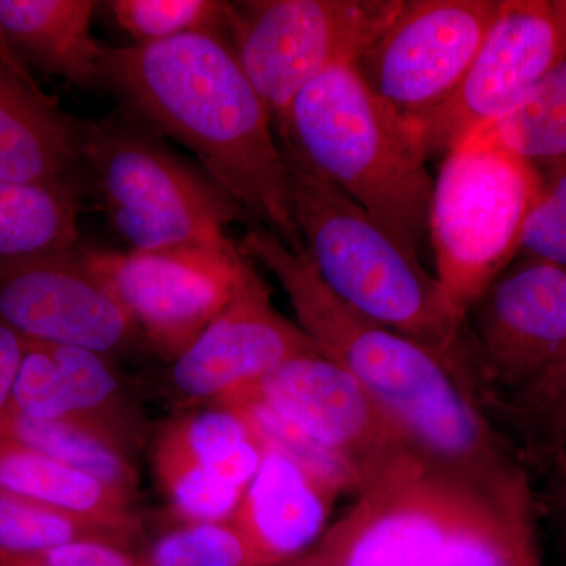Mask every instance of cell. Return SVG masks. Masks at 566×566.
I'll use <instances>...</instances> for the list:
<instances>
[{"mask_svg": "<svg viewBox=\"0 0 566 566\" xmlns=\"http://www.w3.org/2000/svg\"><path fill=\"white\" fill-rule=\"evenodd\" d=\"M275 136L420 259L430 243L428 158L408 117L376 96L356 66H334L304 87Z\"/></svg>", "mask_w": 566, "mask_h": 566, "instance_id": "3", "label": "cell"}, {"mask_svg": "<svg viewBox=\"0 0 566 566\" xmlns=\"http://www.w3.org/2000/svg\"><path fill=\"white\" fill-rule=\"evenodd\" d=\"M551 9H553L566 50V0H551Z\"/></svg>", "mask_w": 566, "mask_h": 566, "instance_id": "36", "label": "cell"}, {"mask_svg": "<svg viewBox=\"0 0 566 566\" xmlns=\"http://www.w3.org/2000/svg\"><path fill=\"white\" fill-rule=\"evenodd\" d=\"M281 283L301 329L381 406L424 463L509 516H532L523 465L490 419L479 386L442 354L349 307L305 252L249 227L238 243Z\"/></svg>", "mask_w": 566, "mask_h": 566, "instance_id": "1", "label": "cell"}, {"mask_svg": "<svg viewBox=\"0 0 566 566\" xmlns=\"http://www.w3.org/2000/svg\"><path fill=\"white\" fill-rule=\"evenodd\" d=\"M0 566H50L41 554L7 553L0 551Z\"/></svg>", "mask_w": 566, "mask_h": 566, "instance_id": "35", "label": "cell"}, {"mask_svg": "<svg viewBox=\"0 0 566 566\" xmlns=\"http://www.w3.org/2000/svg\"><path fill=\"white\" fill-rule=\"evenodd\" d=\"M11 409L32 419L66 420L84 424L71 401L69 389L50 349L36 342H28L25 346L14 381Z\"/></svg>", "mask_w": 566, "mask_h": 566, "instance_id": "30", "label": "cell"}, {"mask_svg": "<svg viewBox=\"0 0 566 566\" xmlns=\"http://www.w3.org/2000/svg\"><path fill=\"white\" fill-rule=\"evenodd\" d=\"M0 438L11 439L43 455L106 483L136 502L139 476L132 453L85 424L40 420L11 411L0 422Z\"/></svg>", "mask_w": 566, "mask_h": 566, "instance_id": "23", "label": "cell"}, {"mask_svg": "<svg viewBox=\"0 0 566 566\" xmlns=\"http://www.w3.org/2000/svg\"><path fill=\"white\" fill-rule=\"evenodd\" d=\"M307 566H539L534 517H513L441 476L357 499Z\"/></svg>", "mask_w": 566, "mask_h": 566, "instance_id": "5", "label": "cell"}, {"mask_svg": "<svg viewBox=\"0 0 566 566\" xmlns=\"http://www.w3.org/2000/svg\"><path fill=\"white\" fill-rule=\"evenodd\" d=\"M238 390L334 453L356 493L419 457L360 382L323 353L286 360Z\"/></svg>", "mask_w": 566, "mask_h": 566, "instance_id": "10", "label": "cell"}, {"mask_svg": "<svg viewBox=\"0 0 566 566\" xmlns=\"http://www.w3.org/2000/svg\"><path fill=\"white\" fill-rule=\"evenodd\" d=\"M0 48H3L2 40H0Z\"/></svg>", "mask_w": 566, "mask_h": 566, "instance_id": "37", "label": "cell"}, {"mask_svg": "<svg viewBox=\"0 0 566 566\" xmlns=\"http://www.w3.org/2000/svg\"><path fill=\"white\" fill-rule=\"evenodd\" d=\"M483 408L497 430L504 424L513 436L521 460L547 471L566 447V348L523 386L486 398Z\"/></svg>", "mask_w": 566, "mask_h": 566, "instance_id": "21", "label": "cell"}, {"mask_svg": "<svg viewBox=\"0 0 566 566\" xmlns=\"http://www.w3.org/2000/svg\"><path fill=\"white\" fill-rule=\"evenodd\" d=\"M92 0H0V40L25 66L82 88L99 87L104 44Z\"/></svg>", "mask_w": 566, "mask_h": 566, "instance_id": "18", "label": "cell"}, {"mask_svg": "<svg viewBox=\"0 0 566 566\" xmlns=\"http://www.w3.org/2000/svg\"><path fill=\"white\" fill-rule=\"evenodd\" d=\"M140 532L41 504L0 488V551L46 554L71 543L96 542L136 551Z\"/></svg>", "mask_w": 566, "mask_h": 566, "instance_id": "25", "label": "cell"}, {"mask_svg": "<svg viewBox=\"0 0 566 566\" xmlns=\"http://www.w3.org/2000/svg\"><path fill=\"white\" fill-rule=\"evenodd\" d=\"M85 196L81 186L0 181V262L76 248Z\"/></svg>", "mask_w": 566, "mask_h": 566, "instance_id": "20", "label": "cell"}, {"mask_svg": "<svg viewBox=\"0 0 566 566\" xmlns=\"http://www.w3.org/2000/svg\"><path fill=\"white\" fill-rule=\"evenodd\" d=\"M520 253L526 260L566 271V163L553 167L528 211L521 232Z\"/></svg>", "mask_w": 566, "mask_h": 566, "instance_id": "31", "label": "cell"}, {"mask_svg": "<svg viewBox=\"0 0 566 566\" xmlns=\"http://www.w3.org/2000/svg\"><path fill=\"white\" fill-rule=\"evenodd\" d=\"M145 557L148 566H274L232 517L175 528Z\"/></svg>", "mask_w": 566, "mask_h": 566, "instance_id": "29", "label": "cell"}, {"mask_svg": "<svg viewBox=\"0 0 566 566\" xmlns=\"http://www.w3.org/2000/svg\"><path fill=\"white\" fill-rule=\"evenodd\" d=\"M281 147L294 222L324 285L349 307L442 354L476 381L458 311L436 274L401 248L360 205Z\"/></svg>", "mask_w": 566, "mask_h": 566, "instance_id": "4", "label": "cell"}, {"mask_svg": "<svg viewBox=\"0 0 566 566\" xmlns=\"http://www.w3.org/2000/svg\"><path fill=\"white\" fill-rule=\"evenodd\" d=\"M546 472L549 474L547 502L566 545V447Z\"/></svg>", "mask_w": 566, "mask_h": 566, "instance_id": "34", "label": "cell"}, {"mask_svg": "<svg viewBox=\"0 0 566 566\" xmlns=\"http://www.w3.org/2000/svg\"><path fill=\"white\" fill-rule=\"evenodd\" d=\"M28 342L0 322V422L11 411L14 381L24 357Z\"/></svg>", "mask_w": 566, "mask_h": 566, "instance_id": "33", "label": "cell"}, {"mask_svg": "<svg viewBox=\"0 0 566 566\" xmlns=\"http://www.w3.org/2000/svg\"><path fill=\"white\" fill-rule=\"evenodd\" d=\"M262 450V463L232 521L271 564L281 566L322 538L338 491L277 450Z\"/></svg>", "mask_w": 566, "mask_h": 566, "instance_id": "17", "label": "cell"}, {"mask_svg": "<svg viewBox=\"0 0 566 566\" xmlns=\"http://www.w3.org/2000/svg\"><path fill=\"white\" fill-rule=\"evenodd\" d=\"M103 6L137 46L193 33L226 35L232 10V2L223 0H111Z\"/></svg>", "mask_w": 566, "mask_h": 566, "instance_id": "28", "label": "cell"}, {"mask_svg": "<svg viewBox=\"0 0 566 566\" xmlns=\"http://www.w3.org/2000/svg\"><path fill=\"white\" fill-rule=\"evenodd\" d=\"M46 346L81 422L133 455L144 444L147 423L120 375L112 368L111 357L73 346Z\"/></svg>", "mask_w": 566, "mask_h": 566, "instance_id": "22", "label": "cell"}, {"mask_svg": "<svg viewBox=\"0 0 566 566\" xmlns=\"http://www.w3.org/2000/svg\"><path fill=\"white\" fill-rule=\"evenodd\" d=\"M566 55L551 0H502L482 46L457 91L408 117L428 159L516 107Z\"/></svg>", "mask_w": 566, "mask_h": 566, "instance_id": "11", "label": "cell"}, {"mask_svg": "<svg viewBox=\"0 0 566 566\" xmlns=\"http://www.w3.org/2000/svg\"><path fill=\"white\" fill-rule=\"evenodd\" d=\"M80 122L0 48V181L85 186Z\"/></svg>", "mask_w": 566, "mask_h": 566, "instance_id": "16", "label": "cell"}, {"mask_svg": "<svg viewBox=\"0 0 566 566\" xmlns=\"http://www.w3.org/2000/svg\"><path fill=\"white\" fill-rule=\"evenodd\" d=\"M465 139L485 142L512 153L538 170L542 166L553 169L565 164L566 55L523 102Z\"/></svg>", "mask_w": 566, "mask_h": 566, "instance_id": "24", "label": "cell"}, {"mask_svg": "<svg viewBox=\"0 0 566 566\" xmlns=\"http://www.w3.org/2000/svg\"><path fill=\"white\" fill-rule=\"evenodd\" d=\"M502 0H403L389 28L357 61L365 84L412 117L457 91Z\"/></svg>", "mask_w": 566, "mask_h": 566, "instance_id": "12", "label": "cell"}, {"mask_svg": "<svg viewBox=\"0 0 566 566\" xmlns=\"http://www.w3.org/2000/svg\"><path fill=\"white\" fill-rule=\"evenodd\" d=\"M99 88L123 114L188 148L249 227L304 251L273 117L226 35L104 46Z\"/></svg>", "mask_w": 566, "mask_h": 566, "instance_id": "2", "label": "cell"}, {"mask_svg": "<svg viewBox=\"0 0 566 566\" xmlns=\"http://www.w3.org/2000/svg\"><path fill=\"white\" fill-rule=\"evenodd\" d=\"M542 189L536 167L485 142L465 139L442 158L428 241L436 277L464 315L520 253L524 222Z\"/></svg>", "mask_w": 566, "mask_h": 566, "instance_id": "7", "label": "cell"}, {"mask_svg": "<svg viewBox=\"0 0 566 566\" xmlns=\"http://www.w3.org/2000/svg\"><path fill=\"white\" fill-rule=\"evenodd\" d=\"M80 252L153 352L170 360L222 314L249 263L233 241L156 252L104 251L80 244Z\"/></svg>", "mask_w": 566, "mask_h": 566, "instance_id": "9", "label": "cell"}, {"mask_svg": "<svg viewBox=\"0 0 566 566\" xmlns=\"http://www.w3.org/2000/svg\"><path fill=\"white\" fill-rule=\"evenodd\" d=\"M153 464L175 512L188 524L230 520L245 493L197 463L174 424L159 438Z\"/></svg>", "mask_w": 566, "mask_h": 566, "instance_id": "26", "label": "cell"}, {"mask_svg": "<svg viewBox=\"0 0 566 566\" xmlns=\"http://www.w3.org/2000/svg\"><path fill=\"white\" fill-rule=\"evenodd\" d=\"M401 6L403 0L232 2L226 35L275 128L319 74L356 65Z\"/></svg>", "mask_w": 566, "mask_h": 566, "instance_id": "8", "label": "cell"}, {"mask_svg": "<svg viewBox=\"0 0 566 566\" xmlns=\"http://www.w3.org/2000/svg\"><path fill=\"white\" fill-rule=\"evenodd\" d=\"M0 322L28 342L107 357L128 349L139 335L125 307L82 260L80 244L0 262Z\"/></svg>", "mask_w": 566, "mask_h": 566, "instance_id": "13", "label": "cell"}, {"mask_svg": "<svg viewBox=\"0 0 566 566\" xmlns=\"http://www.w3.org/2000/svg\"><path fill=\"white\" fill-rule=\"evenodd\" d=\"M0 488L77 513L140 532L134 502L95 476L71 469L31 447L0 438Z\"/></svg>", "mask_w": 566, "mask_h": 566, "instance_id": "19", "label": "cell"}, {"mask_svg": "<svg viewBox=\"0 0 566 566\" xmlns=\"http://www.w3.org/2000/svg\"><path fill=\"white\" fill-rule=\"evenodd\" d=\"M80 151L87 192L129 251L229 243L244 221L221 186L120 111L81 120Z\"/></svg>", "mask_w": 566, "mask_h": 566, "instance_id": "6", "label": "cell"}, {"mask_svg": "<svg viewBox=\"0 0 566 566\" xmlns=\"http://www.w3.org/2000/svg\"><path fill=\"white\" fill-rule=\"evenodd\" d=\"M322 353L311 337L271 303L252 260L232 301L169 370L175 397L192 406L214 401L253 385L294 357Z\"/></svg>", "mask_w": 566, "mask_h": 566, "instance_id": "15", "label": "cell"}, {"mask_svg": "<svg viewBox=\"0 0 566 566\" xmlns=\"http://www.w3.org/2000/svg\"><path fill=\"white\" fill-rule=\"evenodd\" d=\"M197 463L229 485L244 490L262 463L263 450L251 428L218 406L174 423Z\"/></svg>", "mask_w": 566, "mask_h": 566, "instance_id": "27", "label": "cell"}, {"mask_svg": "<svg viewBox=\"0 0 566 566\" xmlns=\"http://www.w3.org/2000/svg\"><path fill=\"white\" fill-rule=\"evenodd\" d=\"M469 315L483 405L523 386L566 348V271L524 259L491 283Z\"/></svg>", "mask_w": 566, "mask_h": 566, "instance_id": "14", "label": "cell"}, {"mask_svg": "<svg viewBox=\"0 0 566 566\" xmlns=\"http://www.w3.org/2000/svg\"><path fill=\"white\" fill-rule=\"evenodd\" d=\"M41 556L50 566H148L145 554L96 542L71 543Z\"/></svg>", "mask_w": 566, "mask_h": 566, "instance_id": "32", "label": "cell"}]
</instances>
